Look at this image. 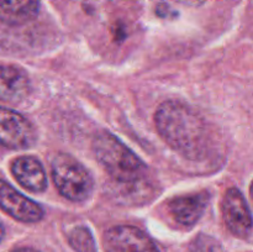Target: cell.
<instances>
[{
	"label": "cell",
	"mask_w": 253,
	"mask_h": 252,
	"mask_svg": "<svg viewBox=\"0 0 253 252\" xmlns=\"http://www.w3.org/2000/svg\"><path fill=\"white\" fill-rule=\"evenodd\" d=\"M155 123L163 140L184 155H195L204 145V121L184 103H162L156 111Z\"/></svg>",
	"instance_id": "6da1fadb"
},
{
	"label": "cell",
	"mask_w": 253,
	"mask_h": 252,
	"mask_svg": "<svg viewBox=\"0 0 253 252\" xmlns=\"http://www.w3.org/2000/svg\"><path fill=\"white\" fill-rule=\"evenodd\" d=\"M93 150L101 166L118 182L135 183L145 174V163L118 137L106 131L95 136Z\"/></svg>",
	"instance_id": "7a4b0ae2"
},
{
	"label": "cell",
	"mask_w": 253,
	"mask_h": 252,
	"mask_svg": "<svg viewBox=\"0 0 253 252\" xmlns=\"http://www.w3.org/2000/svg\"><path fill=\"white\" fill-rule=\"evenodd\" d=\"M52 177L58 192L71 202H85L91 195L94 182L90 173L68 153H58L52 161Z\"/></svg>",
	"instance_id": "3957f363"
},
{
	"label": "cell",
	"mask_w": 253,
	"mask_h": 252,
	"mask_svg": "<svg viewBox=\"0 0 253 252\" xmlns=\"http://www.w3.org/2000/svg\"><path fill=\"white\" fill-rule=\"evenodd\" d=\"M36 141L32 124L17 111L0 108V145L12 150L31 147Z\"/></svg>",
	"instance_id": "277c9868"
},
{
	"label": "cell",
	"mask_w": 253,
	"mask_h": 252,
	"mask_svg": "<svg viewBox=\"0 0 253 252\" xmlns=\"http://www.w3.org/2000/svg\"><path fill=\"white\" fill-rule=\"evenodd\" d=\"M104 250L105 252H160L145 232L128 225L109 229L104 235Z\"/></svg>",
	"instance_id": "5b68a950"
},
{
	"label": "cell",
	"mask_w": 253,
	"mask_h": 252,
	"mask_svg": "<svg viewBox=\"0 0 253 252\" xmlns=\"http://www.w3.org/2000/svg\"><path fill=\"white\" fill-rule=\"evenodd\" d=\"M0 209L21 222H37L43 217V209L25 197L9 183L0 179Z\"/></svg>",
	"instance_id": "8992f818"
},
{
	"label": "cell",
	"mask_w": 253,
	"mask_h": 252,
	"mask_svg": "<svg viewBox=\"0 0 253 252\" xmlns=\"http://www.w3.org/2000/svg\"><path fill=\"white\" fill-rule=\"evenodd\" d=\"M222 215L230 231L239 237L251 234L252 217L246 199L236 188H230L222 200Z\"/></svg>",
	"instance_id": "52a82bcc"
},
{
	"label": "cell",
	"mask_w": 253,
	"mask_h": 252,
	"mask_svg": "<svg viewBox=\"0 0 253 252\" xmlns=\"http://www.w3.org/2000/svg\"><path fill=\"white\" fill-rule=\"evenodd\" d=\"M11 172L15 179L25 189L32 193H42L47 188L46 172L43 166L32 156H21L12 162Z\"/></svg>",
	"instance_id": "ba28073f"
},
{
	"label": "cell",
	"mask_w": 253,
	"mask_h": 252,
	"mask_svg": "<svg viewBox=\"0 0 253 252\" xmlns=\"http://www.w3.org/2000/svg\"><path fill=\"white\" fill-rule=\"evenodd\" d=\"M31 84L24 71L12 66H0V100L16 104L30 94Z\"/></svg>",
	"instance_id": "9c48e42d"
},
{
	"label": "cell",
	"mask_w": 253,
	"mask_h": 252,
	"mask_svg": "<svg viewBox=\"0 0 253 252\" xmlns=\"http://www.w3.org/2000/svg\"><path fill=\"white\" fill-rule=\"evenodd\" d=\"M208 203L209 195L207 193H199L175 198L169 203L168 208L177 222L182 225H194L204 214Z\"/></svg>",
	"instance_id": "30bf717a"
},
{
	"label": "cell",
	"mask_w": 253,
	"mask_h": 252,
	"mask_svg": "<svg viewBox=\"0 0 253 252\" xmlns=\"http://www.w3.org/2000/svg\"><path fill=\"white\" fill-rule=\"evenodd\" d=\"M39 12V0H0V19L7 24H24Z\"/></svg>",
	"instance_id": "8fae6325"
},
{
	"label": "cell",
	"mask_w": 253,
	"mask_h": 252,
	"mask_svg": "<svg viewBox=\"0 0 253 252\" xmlns=\"http://www.w3.org/2000/svg\"><path fill=\"white\" fill-rule=\"evenodd\" d=\"M68 241L76 252H96L93 235L85 226H77L69 232Z\"/></svg>",
	"instance_id": "7c38bea8"
},
{
	"label": "cell",
	"mask_w": 253,
	"mask_h": 252,
	"mask_svg": "<svg viewBox=\"0 0 253 252\" xmlns=\"http://www.w3.org/2000/svg\"><path fill=\"white\" fill-rule=\"evenodd\" d=\"M177 1L183 5H187V6H200V5L204 4L207 0H177Z\"/></svg>",
	"instance_id": "4fadbf2b"
},
{
	"label": "cell",
	"mask_w": 253,
	"mask_h": 252,
	"mask_svg": "<svg viewBox=\"0 0 253 252\" xmlns=\"http://www.w3.org/2000/svg\"><path fill=\"white\" fill-rule=\"evenodd\" d=\"M12 252H39L34 249H30V247H21V249H16Z\"/></svg>",
	"instance_id": "5bb4252c"
},
{
	"label": "cell",
	"mask_w": 253,
	"mask_h": 252,
	"mask_svg": "<svg viewBox=\"0 0 253 252\" xmlns=\"http://www.w3.org/2000/svg\"><path fill=\"white\" fill-rule=\"evenodd\" d=\"M4 235H5V230H4V226H2L1 221H0V244H1L2 239H4Z\"/></svg>",
	"instance_id": "9a60e30c"
}]
</instances>
